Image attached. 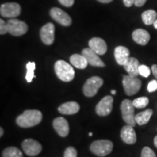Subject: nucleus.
Instances as JSON below:
<instances>
[{"label":"nucleus","mask_w":157,"mask_h":157,"mask_svg":"<svg viewBox=\"0 0 157 157\" xmlns=\"http://www.w3.org/2000/svg\"><path fill=\"white\" fill-rule=\"evenodd\" d=\"M121 111L123 120L131 126L135 127L136 124L135 119V106L130 100L125 99L121 102Z\"/></svg>","instance_id":"obj_5"},{"label":"nucleus","mask_w":157,"mask_h":157,"mask_svg":"<svg viewBox=\"0 0 157 157\" xmlns=\"http://www.w3.org/2000/svg\"><path fill=\"white\" fill-rule=\"evenodd\" d=\"M89 47L98 55L103 56L107 51V44L103 39L94 37L89 41Z\"/></svg>","instance_id":"obj_16"},{"label":"nucleus","mask_w":157,"mask_h":157,"mask_svg":"<svg viewBox=\"0 0 157 157\" xmlns=\"http://www.w3.org/2000/svg\"><path fill=\"white\" fill-rule=\"evenodd\" d=\"M111 94H112V95H115L117 92H116V90H111Z\"/></svg>","instance_id":"obj_40"},{"label":"nucleus","mask_w":157,"mask_h":157,"mask_svg":"<svg viewBox=\"0 0 157 157\" xmlns=\"http://www.w3.org/2000/svg\"><path fill=\"white\" fill-rule=\"evenodd\" d=\"M92 135H93V133L90 132V133H89V136H92Z\"/></svg>","instance_id":"obj_41"},{"label":"nucleus","mask_w":157,"mask_h":157,"mask_svg":"<svg viewBox=\"0 0 157 157\" xmlns=\"http://www.w3.org/2000/svg\"><path fill=\"white\" fill-rule=\"evenodd\" d=\"M149 103V100L147 97H140L136 98L132 101V104L135 108L137 109H143L146 107Z\"/></svg>","instance_id":"obj_26"},{"label":"nucleus","mask_w":157,"mask_h":157,"mask_svg":"<svg viewBox=\"0 0 157 157\" xmlns=\"http://www.w3.org/2000/svg\"><path fill=\"white\" fill-rule=\"evenodd\" d=\"M40 38L46 45L53 44L55 40V25L52 23H48L40 29Z\"/></svg>","instance_id":"obj_12"},{"label":"nucleus","mask_w":157,"mask_h":157,"mask_svg":"<svg viewBox=\"0 0 157 157\" xmlns=\"http://www.w3.org/2000/svg\"><path fill=\"white\" fill-rule=\"evenodd\" d=\"M132 39L135 42L140 45H146L150 41L151 36L148 31L138 29L132 32Z\"/></svg>","instance_id":"obj_19"},{"label":"nucleus","mask_w":157,"mask_h":157,"mask_svg":"<svg viewBox=\"0 0 157 157\" xmlns=\"http://www.w3.org/2000/svg\"><path fill=\"white\" fill-rule=\"evenodd\" d=\"M36 68V64L34 62H29L26 64V75H25V79L26 81L30 83L32 82L33 78L36 77L34 75V70Z\"/></svg>","instance_id":"obj_25"},{"label":"nucleus","mask_w":157,"mask_h":157,"mask_svg":"<svg viewBox=\"0 0 157 157\" xmlns=\"http://www.w3.org/2000/svg\"><path fill=\"white\" fill-rule=\"evenodd\" d=\"M141 157H156L154 151L149 147H144L141 152Z\"/></svg>","instance_id":"obj_28"},{"label":"nucleus","mask_w":157,"mask_h":157,"mask_svg":"<svg viewBox=\"0 0 157 157\" xmlns=\"http://www.w3.org/2000/svg\"><path fill=\"white\" fill-rule=\"evenodd\" d=\"M154 26L155 29H157V19L156 20V21H155V22L154 23Z\"/></svg>","instance_id":"obj_39"},{"label":"nucleus","mask_w":157,"mask_h":157,"mask_svg":"<svg viewBox=\"0 0 157 157\" xmlns=\"http://www.w3.org/2000/svg\"><path fill=\"white\" fill-rule=\"evenodd\" d=\"M2 157H23V154L16 147H8L2 152Z\"/></svg>","instance_id":"obj_24"},{"label":"nucleus","mask_w":157,"mask_h":157,"mask_svg":"<svg viewBox=\"0 0 157 157\" xmlns=\"http://www.w3.org/2000/svg\"><path fill=\"white\" fill-rule=\"evenodd\" d=\"M82 55L87 59L88 63L91 66H96V67H105V63L98 57V55L90 48H84L82 51Z\"/></svg>","instance_id":"obj_13"},{"label":"nucleus","mask_w":157,"mask_h":157,"mask_svg":"<svg viewBox=\"0 0 157 157\" xmlns=\"http://www.w3.org/2000/svg\"><path fill=\"white\" fill-rule=\"evenodd\" d=\"M151 71L153 72V74H154V76L157 79V65L156 64L153 65L151 67Z\"/></svg>","instance_id":"obj_35"},{"label":"nucleus","mask_w":157,"mask_h":157,"mask_svg":"<svg viewBox=\"0 0 157 157\" xmlns=\"http://www.w3.org/2000/svg\"><path fill=\"white\" fill-rule=\"evenodd\" d=\"M3 133H4L3 128H2V127H1V128H0V137L2 136V135H3Z\"/></svg>","instance_id":"obj_38"},{"label":"nucleus","mask_w":157,"mask_h":157,"mask_svg":"<svg viewBox=\"0 0 157 157\" xmlns=\"http://www.w3.org/2000/svg\"><path fill=\"white\" fill-rule=\"evenodd\" d=\"M22 148L25 154L29 156H35L39 154L42 150V145L33 139H26L22 143Z\"/></svg>","instance_id":"obj_11"},{"label":"nucleus","mask_w":157,"mask_h":157,"mask_svg":"<svg viewBox=\"0 0 157 157\" xmlns=\"http://www.w3.org/2000/svg\"><path fill=\"white\" fill-rule=\"evenodd\" d=\"M8 32V27L7 24L3 19L0 20V34L3 35Z\"/></svg>","instance_id":"obj_30"},{"label":"nucleus","mask_w":157,"mask_h":157,"mask_svg":"<svg viewBox=\"0 0 157 157\" xmlns=\"http://www.w3.org/2000/svg\"><path fill=\"white\" fill-rule=\"evenodd\" d=\"M121 138L124 143L132 145L136 143L137 137L133 127L127 124L122 127L121 130Z\"/></svg>","instance_id":"obj_15"},{"label":"nucleus","mask_w":157,"mask_h":157,"mask_svg":"<svg viewBox=\"0 0 157 157\" xmlns=\"http://www.w3.org/2000/svg\"><path fill=\"white\" fill-rule=\"evenodd\" d=\"M113 98L112 96L107 95L104 97L95 107V111L98 115L101 117H105L109 115L113 109Z\"/></svg>","instance_id":"obj_8"},{"label":"nucleus","mask_w":157,"mask_h":157,"mask_svg":"<svg viewBox=\"0 0 157 157\" xmlns=\"http://www.w3.org/2000/svg\"><path fill=\"white\" fill-rule=\"evenodd\" d=\"M139 74L141 75L143 77H148V76L150 75L151 74V70L148 66H146V65H140L138 68Z\"/></svg>","instance_id":"obj_27"},{"label":"nucleus","mask_w":157,"mask_h":157,"mask_svg":"<svg viewBox=\"0 0 157 157\" xmlns=\"http://www.w3.org/2000/svg\"><path fill=\"white\" fill-rule=\"evenodd\" d=\"M80 106L75 101H70L63 103L58 107V111L62 114L72 115L78 112Z\"/></svg>","instance_id":"obj_18"},{"label":"nucleus","mask_w":157,"mask_h":157,"mask_svg":"<svg viewBox=\"0 0 157 157\" xmlns=\"http://www.w3.org/2000/svg\"><path fill=\"white\" fill-rule=\"evenodd\" d=\"M114 57L118 64L124 66L129 58V50L126 47L118 46L114 50Z\"/></svg>","instance_id":"obj_17"},{"label":"nucleus","mask_w":157,"mask_h":157,"mask_svg":"<svg viewBox=\"0 0 157 157\" xmlns=\"http://www.w3.org/2000/svg\"><path fill=\"white\" fill-rule=\"evenodd\" d=\"M153 114V111L151 109H147L146 111L137 113L135 115V119L136 124L139 125H144L147 124L150 120L151 117Z\"/></svg>","instance_id":"obj_22"},{"label":"nucleus","mask_w":157,"mask_h":157,"mask_svg":"<svg viewBox=\"0 0 157 157\" xmlns=\"http://www.w3.org/2000/svg\"><path fill=\"white\" fill-rule=\"evenodd\" d=\"M98 2L101 3H104V4H107V3H110L113 1V0H97Z\"/></svg>","instance_id":"obj_36"},{"label":"nucleus","mask_w":157,"mask_h":157,"mask_svg":"<svg viewBox=\"0 0 157 157\" xmlns=\"http://www.w3.org/2000/svg\"><path fill=\"white\" fill-rule=\"evenodd\" d=\"M124 5L127 7H130L133 4H135V0H123Z\"/></svg>","instance_id":"obj_34"},{"label":"nucleus","mask_w":157,"mask_h":157,"mask_svg":"<svg viewBox=\"0 0 157 157\" xmlns=\"http://www.w3.org/2000/svg\"><path fill=\"white\" fill-rule=\"evenodd\" d=\"M50 15L54 21L63 26H69L72 23L70 15L58 7H52L50 10Z\"/></svg>","instance_id":"obj_10"},{"label":"nucleus","mask_w":157,"mask_h":157,"mask_svg":"<svg viewBox=\"0 0 157 157\" xmlns=\"http://www.w3.org/2000/svg\"><path fill=\"white\" fill-rule=\"evenodd\" d=\"M103 84V78L99 76H92L88 78L83 86V93L87 97H93Z\"/></svg>","instance_id":"obj_6"},{"label":"nucleus","mask_w":157,"mask_h":157,"mask_svg":"<svg viewBox=\"0 0 157 157\" xmlns=\"http://www.w3.org/2000/svg\"><path fill=\"white\" fill-rule=\"evenodd\" d=\"M70 62L74 67L78 69H84L87 68L88 63L87 59L82 55L74 54L70 57Z\"/></svg>","instance_id":"obj_21"},{"label":"nucleus","mask_w":157,"mask_h":157,"mask_svg":"<svg viewBox=\"0 0 157 157\" xmlns=\"http://www.w3.org/2000/svg\"><path fill=\"white\" fill-rule=\"evenodd\" d=\"M63 157H77V151L74 147H68L65 151Z\"/></svg>","instance_id":"obj_29"},{"label":"nucleus","mask_w":157,"mask_h":157,"mask_svg":"<svg viewBox=\"0 0 157 157\" xmlns=\"http://www.w3.org/2000/svg\"><path fill=\"white\" fill-rule=\"evenodd\" d=\"M21 13V7L16 2H7L2 4L0 7V14L5 17H15L19 16Z\"/></svg>","instance_id":"obj_9"},{"label":"nucleus","mask_w":157,"mask_h":157,"mask_svg":"<svg viewBox=\"0 0 157 157\" xmlns=\"http://www.w3.org/2000/svg\"><path fill=\"white\" fill-rule=\"evenodd\" d=\"M157 19V13L154 10H148L142 13V20L146 25L154 24Z\"/></svg>","instance_id":"obj_23"},{"label":"nucleus","mask_w":157,"mask_h":157,"mask_svg":"<svg viewBox=\"0 0 157 157\" xmlns=\"http://www.w3.org/2000/svg\"><path fill=\"white\" fill-rule=\"evenodd\" d=\"M157 90V80H152L148 84V91L149 93H154Z\"/></svg>","instance_id":"obj_31"},{"label":"nucleus","mask_w":157,"mask_h":157,"mask_svg":"<svg viewBox=\"0 0 157 157\" xmlns=\"http://www.w3.org/2000/svg\"><path fill=\"white\" fill-rule=\"evenodd\" d=\"M55 71L58 77L65 82L72 81L75 76L73 67L64 60H58L55 63Z\"/></svg>","instance_id":"obj_2"},{"label":"nucleus","mask_w":157,"mask_h":157,"mask_svg":"<svg viewBox=\"0 0 157 157\" xmlns=\"http://www.w3.org/2000/svg\"><path fill=\"white\" fill-rule=\"evenodd\" d=\"M42 113L38 110H26L16 119V123L23 128L34 127L42 121Z\"/></svg>","instance_id":"obj_1"},{"label":"nucleus","mask_w":157,"mask_h":157,"mask_svg":"<svg viewBox=\"0 0 157 157\" xmlns=\"http://www.w3.org/2000/svg\"><path fill=\"white\" fill-rule=\"evenodd\" d=\"M58 2L65 7H70L73 6L74 4V0H58Z\"/></svg>","instance_id":"obj_32"},{"label":"nucleus","mask_w":157,"mask_h":157,"mask_svg":"<svg viewBox=\"0 0 157 157\" xmlns=\"http://www.w3.org/2000/svg\"><path fill=\"white\" fill-rule=\"evenodd\" d=\"M8 32L15 36H20L28 31V25L25 22L15 18L9 19L7 22Z\"/></svg>","instance_id":"obj_7"},{"label":"nucleus","mask_w":157,"mask_h":157,"mask_svg":"<svg viewBox=\"0 0 157 157\" xmlns=\"http://www.w3.org/2000/svg\"><path fill=\"white\" fill-rule=\"evenodd\" d=\"M146 1L147 0H135L134 5L136 6V7H142V6L145 5Z\"/></svg>","instance_id":"obj_33"},{"label":"nucleus","mask_w":157,"mask_h":157,"mask_svg":"<svg viewBox=\"0 0 157 157\" xmlns=\"http://www.w3.org/2000/svg\"><path fill=\"white\" fill-rule=\"evenodd\" d=\"M122 84L125 93L129 96L134 95L138 93L142 85V82L138 78L129 74L123 76Z\"/></svg>","instance_id":"obj_4"},{"label":"nucleus","mask_w":157,"mask_h":157,"mask_svg":"<svg viewBox=\"0 0 157 157\" xmlns=\"http://www.w3.org/2000/svg\"><path fill=\"white\" fill-rule=\"evenodd\" d=\"M113 148V143L109 140H95L90 146V151L98 156L103 157L107 156L112 151Z\"/></svg>","instance_id":"obj_3"},{"label":"nucleus","mask_w":157,"mask_h":157,"mask_svg":"<svg viewBox=\"0 0 157 157\" xmlns=\"http://www.w3.org/2000/svg\"><path fill=\"white\" fill-rule=\"evenodd\" d=\"M154 146L157 148V135L156 137H154Z\"/></svg>","instance_id":"obj_37"},{"label":"nucleus","mask_w":157,"mask_h":157,"mask_svg":"<svg viewBox=\"0 0 157 157\" xmlns=\"http://www.w3.org/2000/svg\"><path fill=\"white\" fill-rule=\"evenodd\" d=\"M52 125L56 132L60 137H66L69 133V125L67 120L63 117H58L53 120Z\"/></svg>","instance_id":"obj_14"},{"label":"nucleus","mask_w":157,"mask_h":157,"mask_svg":"<svg viewBox=\"0 0 157 157\" xmlns=\"http://www.w3.org/2000/svg\"><path fill=\"white\" fill-rule=\"evenodd\" d=\"M123 66L129 75L134 76V77H137L139 74L138 68L140 66V63L136 58H129Z\"/></svg>","instance_id":"obj_20"}]
</instances>
